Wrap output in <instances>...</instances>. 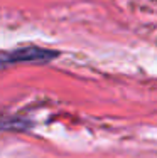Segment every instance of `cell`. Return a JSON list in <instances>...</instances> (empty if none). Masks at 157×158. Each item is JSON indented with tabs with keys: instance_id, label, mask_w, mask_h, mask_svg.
Masks as SVG:
<instances>
[{
	"instance_id": "1",
	"label": "cell",
	"mask_w": 157,
	"mask_h": 158,
	"mask_svg": "<svg viewBox=\"0 0 157 158\" xmlns=\"http://www.w3.org/2000/svg\"><path fill=\"white\" fill-rule=\"evenodd\" d=\"M54 57H58L56 51H49V49H42V47H24V49H17L12 52H3L2 56V64L12 62H41L46 64L52 61Z\"/></svg>"
}]
</instances>
